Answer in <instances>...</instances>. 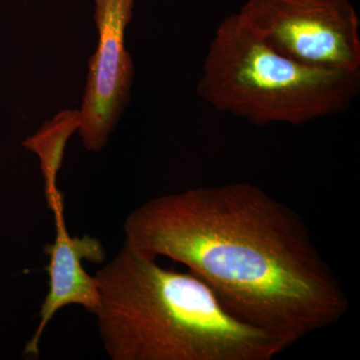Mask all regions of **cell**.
Segmentation results:
<instances>
[{"instance_id": "obj_1", "label": "cell", "mask_w": 360, "mask_h": 360, "mask_svg": "<svg viewBox=\"0 0 360 360\" xmlns=\"http://www.w3.org/2000/svg\"><path fill=\"white\" fill-rule=\"evenodd\" d=\"M123 232L130 248L184 265L229 312L290 347L349 309L300 213L250 182L156 196Z\"/></svg>"}, {"instance_id": "obj_2", "label": "cell", "mask_w": 360, "mask_h": 360, "mask_svg": "<svg viewBox=\"0 0 360 360\" xmlns=\"http://www.w3.org/2000/svg\"><path fill=\"white\" fill-rule=\"evenodd\" d=\"M96 276L94 315L111 360H270L290 347L229 312L193 272L127 243Z\"/></svg>"}, {"instance_id": "obj_3", "label": "cell", "mask_w": 360, "mask_h": 360, "mask_svg": "<svg viewBox=\"0 0 360 360\" xmlns=\"http://www.w3.org/2000/svg\"><path fill=\"white\" fill-rule=\"evenodd\" d=\"M196 91L213 110L257 127H300L349 110L360 92V71L296 63L233 13L215 30Z\"/></svg>"}, {"instance_id": "obj_4", "label": "cell", "mask_w": 360, "mask_h": 360, "mask_svg": "<svg viewBox=\"0 0 360 360\" xmlns=\"http://www.w3.org/2000/svg\"><path fill=\"white\" fill-rule=\"evenodd\" d=\"M236 13L296 63L360 71V20L350 0H248Z\"/></svg>"}, {"instance_id": "obj_5", "label": "cell", "mask_w": 360, "mask_h": 360, "mask_svg": "<svg viewBox=\"0 0 360 360\" xmlns=\"http://www.w3.org/2000/svg\"><path fill=\"white\" fill-rule=\"evenodd\" d=\"M98 44L89 61L77 134L86 150L99 153L129 103L134 65L125 46L134 0H94Z\"/></svg>"}, {"instance_id": "obj_6", "label": "cell", "mask_w": 360, "mask_h": 360, "mask_svg": "<svg viewBox=\"0 0 360 360\" xmlns=\"http://www.w3.org/2000/svg\"><path fill=\"white\" fill-rule=\"evenodd\" d=\"M56 238L44 248L49 264V291L39 310V323L25 347V354L37 357L40 341L49 322L59 310L70 305H79L94 314L99 304V284L96 276L85 271L82 262L103 264L106 253L103 243L94 236H72L65 217V202L51 210Z\"/></svg>"}, {"instance_id": "obj_7", "label": "cell", "mask_w": 360, "mask_h": 360, "mask_svg": "<svg viewBox=\"0 0 360 360\" xmlns=\"http://www.w3.org/2000/svg\"><path fill=\"white\" fill-rule=\"evenodd\" d=\"M79 129V112L65 110L46 122L37 134L27 137L23 146L39 158L44 179L45 200L49 210L60 201L63 194L58 186L59 170L63 165L66 146L73 134Z\"/></svg>"}]
</instances>
